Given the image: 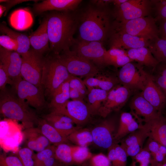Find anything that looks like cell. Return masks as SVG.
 I'll list each match as a JSON object with an SVG mask.
<instances>
[{
  "label": "cell",
  "mask_w": 166,
  "mask_h": 166,
  "mask_svg": "<svg viewBox=\"0 0 166 166\" xmlns=\"http://www.w3.org/2000/svg\"><path fill=\"white\" fill-rule=\"evenodd\" d=\"M71 11H52L46 17L50 51L55 55L70 49L76 42L73 37L78 24Z\"/></svg>",
  "instance_id": "cell-1"
},
{
  "label": "cell",
  "mask_w": 166,
  "mask_h": 166,
  "mask_svg": "<svg viewBox=\"0 0 166 166\" xmlns=\"http://www.w3.org/2000/svg\"><path fill=\"white\" fill-rule=\"evenodd\" d=\"M79 40L103 42L109 36L110 13L105 8L89 7L78 18Z\"/></svg>",
  "instance_id": "cell-2"
},
{
  "label": "cell",
  "mask_w": 166,
  "mask_h": 166,
  "mask_svg": "<svg viewBox=\"0 0 166 166\" xmlns=\"http://www.w3.org/2000/svg\"><path fill=\"white\" fill-rule=\"evenodd\" d=\"M0 111L7 118L21 122L25 129L34 127L39 120L28 104L21 101L17 95L6 89L1 90Z\"/></svg>",
  "instance_id": "cell-3"
},
{
  "label": "cell",
  "mask_w": 166,
  "mask_h": 166,
  "mask_svg": "<svg viewBox=\"0 0 166 166\" xmlns=\"http://www.w3.org/2000/svg\"><path fill=\"white\" fill-rule=\"evenodd\" d=\"M72 75L58 55L45 57L41 80L45 94L51 97L53 93Z\"/></svg>",
  "instance_id": "cell-4"
},
{
  "label": "cell",
  "mask_w": 166,
  "mask_h": 166,
  "mask_svg": "<svg viewBox=\"0 0 166 166\" xmlns=\"http://www.w3.org/2000/svg\"><path fill=\"white\" fill-rule=\"evenodd\" d=\"M156 21L150 16L122 22L115 21L111 24V30L151 40L159 37Z\"/></svg>",
  "instance_id": "cell-5"
},
{
  "label": "cell",
  "mask_w": 166,
  "mask_h": 166,
  "mask_svg": "<svg viewBox=\"0 0 166 166\" xmlns=\"http://www.w3.org/2000/svg\"><path fill=\"white\" fill-rule=\"evenodd\" d=\"M23 127L15 120L5 118L0 121V145L4 151L17 153L23 142Z\"/></svg>",
  "instance_id": "cell-6"
},
{
  "label": "cell",
  "mask_w": 166,
  "mask_h": 166,
  "mask_svg": "<svg viewBox=\"0 0 166 166\" xmlns=\"http://www.w3.org/2000/svg\"><path fill=\"white\" fill-rule=\"evenodd\" d=\"M58 56L72 75L85 78L95 76L99 72L98 67L73 50L63 52Z\"/></svg>",
  "instance_id": "cell-7"
},
{
  "label": "cell",
  "mask_w": 166,
  "mask_h": 166,
  "mask_svg": "<svg viewBox=\"0 0 166 166\" xmlns=\"http://www.w3.org/2000/svg\"><path fill=\"white\" fill-rule=\"evenodd\" d=\"M21 57L22 77L37 86L42 87L41 80L45 57L31 48L27 53Z\"/></svg>",
  "instance_id": "cell-8"
},
{
  "label": "cell",
  "mask_w": 166,
  "mask_h": 166,
  "mask_svg": "<svg viewBox=\"0 0 166 166\" xmlns=\"http://www.w3.org/2000/svg\"><path fill=\"white\" fill-rule=\"evenodd\" d=\"M151 1L127 0L115 6L112 14L115 21L122 22L149 16L152 10Z\"/></svg>",
  "instance_id": "cell-9"
},
{
  "label": "cell",
  "mask_w": 166,
  "mask_h": 166,
  "mask_svg": "<svg viewBox=\"0 0 166 166\" xmlns=\"http://www.w3.org/2000/svg\"><path fill=\"white\" fill-rule=\"evenodd\" d=\"M147 73L142 65L132 62L121 67L118 78L122 85L130 90L142 91L146 83Z\"/></svg>",
  "instance_id": "cell-10"
},
{
  "label": "cell",
  "mask_w": 166,
  "mask_h": 166,
  "mask_svg": "<svg viewBox=\"0 0 166 166\" xmlns=\"http://www.w3.org/2000/svg\"><path fill=\"white\" fill-rule=\"evenodd\" d=\"M18 98L35 109H42L46 104L44 90L22 78L13 86Z\"/></svg>",
  "instance_id": "cell-11"
},
{
  "label": "cell",
  "mask_w": 166,
  "mask_h": 166,
  "mask_svg": "<svg viewBox=\"0 0 166 166\" xmlns=\"http://www.w3.org/2000/svg\"><path fill=\"white\" fill-rule=\"evenodd\" d=\"M73 46L72 50L98 67L105 65L104 59L107 50L104 46L103 42L76 40Z\"/></svg>",
  "instance_id": "cell-12"
},
{
  "label": "cell",
  "mask_w": 166,
  "mask_h": 166,
  "mask_svg": "<svg viewBox=\"0 0 166 166\" xmlns=\"http://www.w3.org/2000/svg\"><path fill=\"white\" fill-rule=\"evenodd\" d=\"M130 94L131 90L127 87L117 85L109 91L98 114L105 118L112 112L119 110L127 102Z\"/></svg>",
  "instance_id": "cell-13"
},
{
  "label": "cell",
  "mask_w": 166,
  "mask_h": 166,
  "mask_svg": "<svg viewBox=\"0 0 166 166\" xmlns=\"http://www.w3.org/2000/svg\"><path fill=\"white\" fill-rule=\"evenodd\" d=\"M129 107L131 113L140 124L142 122L146 123L162 114L147 101L140 93L133 97L130 102Z\"/></svg>",
  "instance_id": "cell-14"
},
{
  "label": "cell",
  "mask_w": 166,
  "mask_h": 166,
  "mask_svg": "<svg viewBox=\"0 0 166 166\" xmlns=\"http://www.w3.org/2000/svg\"><path fill=\"white\" fill-rule=\"evenodd\" d=\"M116 130V124L114 120L109 119L103 121L91 131L93 142L100 147L108 149L114 143Z\"/></svg>",
  "instance_id": "cell-15"
},
{
  "label": "cell",
  "mask_w": 166,
  "mask_h": 166,
  "mask_svg": "<svg viewBox=\"0 0 166 166\" xmlns=\"http://www.w3.org/2000/svg\"><path fill=\"white\" fill-rule=\"evenodd\" d=\"M109 36L110 48L125 50L144 47H148L150 41L123 32L111 30Z\"/></svg>",
  "instance_id": "cell-16"
},
{
  "label": "cell",
  "mask_w": 166,
  "mask_h": 166,
  "mask_svg": "<svg viewBox=\"0 0 166 166\" xmlns=\"http://www.w3.org/2000/svg\"><path fill=\"white\" fill-rule=\"evenodd\" d=\"M22 63L21 56L17 52L0 46V64L4 67L14 82V85L22 78L21 70Z\"/></svg>",
  "instance_id": "cell-17"
},
{
  "label": "cell",
  "mask_w": 166,
  "mask_h": 166,
  "mask_svg": "<svg viewBox=\"0 0 166 166\" xmlns=\"http://www.w3.org/2000/svg\"><path fill=\"white\" fill-rule=\"evenodd\" d=\"M140 93L159 112L162 113L166 106V99L152 75L147 73L146 83Z\"/></svg>",
  "instance_id": "cell-18"
},
{
  "label": "cell",
  "mask_w": 166,
  "mask_h": 166,
  "mask_svg": "<svg viewBox=\"0 0 166 166\" xmlns=\"http://www.w3.org/2000/svg\"><path fill=\"white\" fill-rule=\"evenodd\" d=\"M81 0H45L35 3L33 11L39 14L49 11H72L82 2Z\"/></svg>",
  "instance_id": "cell-19"
},
{
  "label": "cell",
  "mask_w": 166,
  "mask_h": 166,
  "mask_svg": "<svg viewBox=\"0 0 166 166\" xmlns=\"http://www.w3.org/2000/svg\"><path fill=\"white\" fill-rule=\"evenodd\" d=\"M140 127L146 130L149 139L166 147V118L162 114Z\"/></svg>",
  "instance_id": "cell-20"
},
{
  "label": "cell",
  "mask_w": 166,
  "mask_h": 166,
  "mask_svg": "<svg viewBox=\"0 0 166 166\" xmlns=\"http://www.w3.org/2000/svg\"><path fill=\"white\" fill-rule=\"evenodd\" d=\"M71 118L74 123H84L89 119L91 115L87 104L84 101L69 100L65 108L58 112Z\"/></svg>",
  "instance_id": "cell-21"
},
{
  "label": "cell",
  "mask_w": 166,
  "mask_h": 166,
  "mask_svg": "<svg viewBox=\"0 0 166 166\" xmlns=\"http://www.w3.org/2000/svg\"><path fill=\"white\" fill-rule=\"evenodd\" d=\"M29 37L30 46L35 51L43 55L47 52L50 51L46 17L37 29Z\"/></svg>",
  "instance_id": "cell-22"
},
{
  "label": "cell",
  "mask_w": 166,
  "mask_h": 166,
  "mask_svg": "<svg viewBox=\"0 0 166 166\" xmlns=\"http://www.w3.org/2000/svg\"><path fill=\"white\" fill-rule=\"evenodd\" d=\"M25 145L33 151L38 152L50 146L51 144L38 128L25 129L23 132Z\"/></svg>",
  "instance_id": "cell-23"
},
{
  "label": "cell",
  "mask_w": 166,
  "mask_h": 166,
  "mask_svg": "<svg viewBox=\"0 0 166 166\" xmlns=\"http://www.w3.org/2000/svg\"><path fill=\"white\" fill-rule=\"evenodd\" d=\"M88 89L96 88L109 91L119 82L118 78L105 74L86 77L83 80Z\"/></svg>",
  "instance_id": "cell-24"
},
{
  "label": "cell",
  "mask_w": 166,
  "mask_h": 166,
  "mask_svg": "<svg viewBox=\"0 0 166 166\" xmlns=\"http://www.w3.org/2000/svg\"><path fill=\"white\" fill-rule=\"evenodd\" d=\"M126 50L129 57L133 61H136L141 65L152 68L153 70L159 63L148 47H141Z\"/></svg>",
  "instance_id": "cell-25"
},
{
  "label": "cell",
  "mask_w": 166,
  "mask_h": 166,
  "mask_svg": "<svg viewBox=\"0 0 166 166\" xmlns=\"http://www.w3.org/2000/svg\"><path fill=\"white\" fill-rule=\"evenodd\" d=\"M70 78L60 85L52 95L49 104L52 111L57 112L65 108L66 103L70 98Z\"/></svg>",
  "instance_id": "cell-26"
},
{
  "label": "cell",
  "mask_w": 166,
  "mask_h": 166,
  "mask_svg": "<svg viewBox=\"0 0 166 166\" xmlns=\"http://www.w3.org/2000/svg\"><path fill=\"white\" fill-rule=\"evenodd\" d=\"M140 128V124L129 113H122L119 124L115 135L114 141H117Z\"/></svg>",
  "instance_id": "cell-27"
},
{
  "label": "cell",
  "mask_w": 166,
  "mask_h": 166,
  "mask_svg": "<svg viewBox=\"0 0 166 166\" xmlns=\"http://www.w3.org/2000/svg\"><path fill=\"white\" fill-rule=\"evenodd\" d=\"M133 61L126 50L116 48H110L107 50L104 59L105 65H113L116 68L122 67Z\"/></svg>",
  "instance_id": "cell-28"
},
{
  "label": "cell",
  "mask_w": 166,
  "mask_h": 166,
  "mask_svg": "<svg viewBox=\"0 0 166 166\" xmlns=\"http://www.w3.org/2000/svg\"><path fill=\"white\" fill-rule=\"evenodd\" d=\"M38 128L51 144L57 146L66 143L68 141L67 137L64 135L45 119H39Z\"/></svg>",
  "instance_id": "cell-29"
},
{
  "label": "cell",
  "mask_w": 166,
  "mask_h": 166,
  "mask_svg": "<svg viewBox=\"0 0 166 166\" xmlns=\"http://www.w3.org/2000/svg\"><path fill=\"white\" fill-rule=\"evenodd\" d=\"M0 30L2 34L12 37L18 42V48L16 52L21 56L27 53L30 49L29 37L26 35L13 31L4 23L0 24Z\"/></svg>",
  "instance_id": "cell-30"
},
{
  "label": "cell",
  "mask_w": 166,
  "mask_h": 166,
  "mask_svg": "<svg viewBox=\"0 0 166 166\" xmlns=\"http://www.w3.org/2000/svg\"><path fill=\"white\" fill-rule=\"evenodd\" d=\"M88 106L91 115L98 114L102 104L106 99L109 91L100 89H88Z\"/></svg>",
  "instance_id": "cell-31"
},
{
  "label": "cell",
  "mask_w": 166,
  "mask_h": 166,
  "mask_svg": "<svg viewBox=\"0 0 166 166\" xmlns=\"http://www.w3.org/2000/svg\"><path fill=\"white\" fill-rule=\"evenodd\" d=\"M107 157L111 166H126L127 157L124 148L117 144L114 143L108 149Z\"/></svg>",
  "instance_id": "cell-32"
},
{
  "label": "cell",
  "mask_w": 166,
  "mask_h": 166,
  "mask_svg": "<svg viewBox=\"0 0 166 166\" xmlns=\"http://www.w3.org/2000/svg\"><path fill=\"white\" fill-rule=\"evenodd\" d=\"M148 48L159 63L166 62V39L159 37L150 40Z\"/></svg>",
  "instance_id": "cell-33"
},
{
  "label": "cell",
  "mask_w": 166,
  "mask_h": 166,
  "mask_svg": "<svg viewBox=\"0 0 166 166\" xmlns=\"http://www.w3.org/2000/svg\"><path fill=\"white\" fill-rule=\"evenodd\" d=\"M68 140L80 146H87L93 142L91 132L88 129H77L67 137Z\"/></svg>",
  "instance_id": "cell-34"
},
{
  "label": "cell",
  "mask_w": 166,
  "mask_h": 166,
  "mask_svg": "<svg viewBox=\"0 0 166 166\" xmlns=\"http://www.w3.org/2000/svg\"><path fill=\"white\" fill-rule=\"evenodd\" d=\"M55 156L61 163L67 166L74 164L73 159V146L63 143L56 146Z\"/></svg>",
  "instance_id": "cell-35"
},
{
  "label": "cell",
  "mask_w": 166,
  "mask_h": 166,
  "mask_svg": "<svg viewBox=\"0 0 166 166\" xmlns=\"http://www.w3.org/2000/svg\"><path fill=\"white\" fill-rule=\"evenodd\" d=\"M148 137L146 130L143 128H139L129 134L121 142L120 145L124 148L129 146L140 144H143L146 139Z\"/></svg>",
  "instance_id": "cell-36"
},
{
  "label": "cell",
  "mask_w": 166,
  "mask_h": 166,
  "mask_svg": "<svg viewBox=\"0 0 166 166\" xmlns=\"http://www.w3.org/2000/svg\"><path fill=\"white\" fill-rule=\"evenodd\" d=\"M153 70L154 81L166 99V62L159 63Z\"/></svg>",
  "instance_id": "cell-37"
},
{
  "label": "cell",
  "mask_w": 166,
  "mask_h": 166,
  "mask_svg": "<svg viewBox=\"0 0 166 166\" xmlns=\"http://www.w3.org/2000/svg\"><path fill=\"white\" fill-rule=\"evenodd\" d=\"M73 159L74 164H81L93 156L87 146H73Z\"/></svg>",
  "instance_id": "cell-38"
},
{
  "label": "cell",
  "mask_w": 166,
  "mask_h": 166,
  "mask_svg": "<svg viewBox=\"0 0 166 166\" xmlns=\"http://www.w3.org/2000/svg\"><path fill=\"white\" fill-rule=\"evenodd\" d=\"M132 157L131 166H150L151 154L146 148H142L136 156Z\"/></svg>",
  "instance_id": "cell-39"
},
{
  "label": "cell",
  "mask_w": 166,
  "mask_h": 166,
  "mask_svg": "<svg viewBox=\"0 0 166 166\" xmlns=\"http://www.w3.org/2000/svg\"><path fill=\"white\" fill-rule=\"evenodd\" d=\"M45 120L61 133L67 137L79 128L74 126L73 123H65L52 120Z\"/></svg>",
  "instance_id": "cell-40"
},
{
  "label": "cell",
  "mask_w": 166,
  "mask_h": 166,
  "mask_svg": "<svg viewBox=\"0 0 166 166\" xmlns=\"http://www.w3.org/2000/svg\"><path fill=\"white\" fill-rule=\"evenodd\" d=\"M33 151L25 147L19 149L17 156L20 159L23 166H34Z\"/></svg>",
  "instance_id": "cell-41"
},
{
  "label": "cell",
  "mask_w": 166,
  "mask_h": 166,
  "mask_svg": "<svg viewBox=\"0 0 166 166\" xmlns=\"http://www.w3.org/2000/svg\"><path fill=\"white\" fill-rule=\"evenodd\" d=\"M55 146L50 145L34 155V166H40L45 160L55 155Z\"/></svg>",
  "instance_id": "cell-42"
},
{
  "label": "cell",
  "mask_w": 166,
  "mask_h": 166,
  "mask_svg": "<svg viewBox=\"0 0 166 166\" xmlns=\"http://www.w3.org/2000/svg\"><path fill=\"white\" fill-rule=\"evenodd\" d=\"M69 88L78 90L85 98L88 91L83 80L77 77L71 75L69 80Z\"/></svg>",
  "instance_id": "cell-43"
},
{
  "label": "cell",
  "mask_w": 166,
  "mask_h": 166,
  "mask_svg": "<svg viewBox=\"0 0 166 166\" xmlns=\"http://www.w3.org/2000/svg\"><path fill=\"white\" fill-rule=\"evenodd\" d=\"M154 5L156 21L166 19V0H151Z\"/></svg>",
  "instance_id": "cell-44"
},
{
  "label": "cell",
  "mask_w": 166,
  "mask_h": 166,
  "mask_svg": "<svg viewBox=\"0 0 166 166\" xmlns=\"http://www.w3.org/2000/svg\"><path fill=\"white\" fill-rule=\"evenodd\" d=\"M0 46L8 50L17 51L18 48V42L12 37L5 34L0 36Z\"/></svg>",
  "instance_id": "cell-45"
},
{
  "label": "cell",
  "mask_w": 166,
  "mask_h": 166,
  "mask_svg": "<svg viewBox=\"0 0 166 166\" xmlns=\"http://www.w3.org/2000/svg\"><path fill=\"white\" fill-rule=\"evenodd\" d=\"M0 166H23L18 157L14 156L0 155Z\"/></svg>",
  "instance_id": "cell-46"
},
{
  "label": "cell",
  "mask_w": 166,
  "mask_h": 166,
  "mask_svg": "<svg viewBox=\"0 0 166 166\" xmlns=\"http://www.w3.org/2000/svg\"><path fill=\"white\" fill-rule=\"evenodd\" d=\"M90 166H111V164L107 156L101 153L92 156Z\"/></svg>",
  "instance_id": "cell-47"
},
{
  "label": "cell",
  "mask_w": 166,
  "mask_h": 166,
  "mask_svg": "<svg viewBox=\"0 0 166 166\" xmlns=\"http://www.w3.org/2000/svg\"><path fill=\"white\" fill-rule=\"evenodd\" d=\"M7 84L14 85V82L10 77L3 66L0 64V89L3 90L6 89Z\"/></svg>",
  "instance_id": "cell-48"
},
{
  "label": "cell",
  "mask_w": 166,
  "mask_h": 166,
  "mask_svg": "<svg viewBox=\"0 0 166 166\" xmlns=\"http://www.w3.org/2000/svg\"><path fill=\"white\" fill-rule=\"evenodd\" d=\"M143 144H137L129 146L124 148L128 156L133 157L138 154L142 149Z\"/></svg>",
  "instance_id": "cell-49"
},
{
  "label": "cell",
  "mask_w": 166,
  "mask_h": 166,
  "mask_svg": "<svg viewBox=\"0 0 166 166\" xmlns=\"http://www.w3.org/2000/svg\"><path fill=\"white\" fill-rule=\"evenodd\" d=\"M147 147V149L150 152L151 156L153 155L159 151L160 144L157 142L150 139Z\"/></svg>",
  "instance_id": "cell-50"
},
{
  "label": "cell",
  "mask_w": 166,
  "mask_h": 166,
  "mask_svg": "<svg viewBox=\"0 0 166 166\" xmlns=\"http://www.w3.org/2000/svg\"><path fill=\"white\" fill-rule=\"evenodd\" d=\"M69 93L70 98L72 100L84 101V97L78 90L74 89L69 88Z\"/></svg>",
  "instance_id": "cell-51"
},
{
  "label": "cell",
  "mask_w": 166,
  "mask_h": 166,
  "mask_svg": "<svg viewBox=\"0 0 166 166\" xmlns=\"http://www.w3.org/2000/svg\"><path fill=\"white\" fill-rule=\"evenodd\" d=\"M112 0H94L90 2L99 8H105L109 4L112 3Z\"/></svg>",
  "instance_id": "cell-52"
},
{
  "label": "cell",
  "mask_w": 166,
  "mask_h": 166,
  "mask_svg": "<svg viewBox=\"0 0 166 166\" xmlns=\"http://www.w3.org/2000/svg\"><path fill=\"white\" fill-rule=\"evenodd\" d=\"M60 164L54 155L45 160L40 166H56Z\"/></svg>",
  "instance_id": "cell-53"
},
{
  "label": "cell",
  "mask_w": 166,
  "mask_h": 166,
  "mask_svg": "<svg viewBox=\"0 0 166 166\" xmlns=\"http://www.w3.org/2000/svg\"><path fill=\"white\" fill-rule=\"evenodd\" d=\"M158 29L160 38L166 39V19L160 21Z\"/></svg>",
  "instance_id": "cell-54"
},
{
  "label": "cell",
  "mask_w": 166,
  "mask_h": 166,
  "mask_svg": "<svg viewBox=\"0 0 166 166\" xmlns=\"http://www.w3.org/2000/svg\"><path fill=\"white\" fill-rule=\"evenodd\" d=\"M0 2H7V5L5 6H4L6 9L5 13L8 10L10 9L11 6L18 4L22 2H24V0H14V1H8V0H0Z\"/></svg>",
  "instance_id": "cell-55"
},
{
  "label": "cell",
  "mask_w": 166,
  "mask_h": 166,
  "mask_svg": "<svg viewBox=\"0 0 166 166\" xmlns=\"http://www.w3.org/2000/svg\"><path fill=\"white\" fill-rule=\"evenodd\" d=\"M127 0H112V3L115 5V6L120 5L122 3L126 2Z\"/></svg>",
  "instance_id": "cell-56"
},
{
  "label": "cell",
  "mask_w": 166,
  "mask_h": 166,
  "mask_svg": "<svg viewBox=\"0 0 166 166\" xmlns=\"http://www.w3.org/2000/svg\"><path fill=\"white\" fill-rule=\"evenodd\" d=\"M159 151L165 156H166V147L160 144Z\"/></svg>",
  "instance_id": "cell-57"
},
{
  "label": "cell",
  "mask_w": 166,
  "mask_h": 166,
  "mask_svg": "<svg viewBox=\"0 0 166 166\" xmlns=\"http://www.w3.org/2000/svg\"><path fill=\"white\" fill-rule=\"evenodd\" d=\"M6 9L5 7L2 5H0V17H1L4 12H6Z\"/></svg>",
  "instance_id": "cell-58"
},
{
  "label": "cell",
  "mask_w": 166,
  "mask_h": 166,
  "mask_svg": "<svg viewBox=\"0 0 166 166\" xmlns=\"http://www.w3.org/2000/svg\"><path fill=\"white\" fill-rule=\"evenodd\" d=\"M162 166H166V156L164 160L162 162Z\"/></svg>",
  "instance_id": "cell-59"
},
{
  "label": "cell",
  "mask_w": 166,
  "mask_h": 166,
  "mask_svg": "<svg viewBox=\"0 0 166 166\" xmlns=\"http://www.w3.org/2000/svg\"><path fill=\"white\" fill-rule=\"evenodd\" d=\"M56 166H67L61 163Z\"/></svg>",
  "instance_id": "cell-60"
},
{
  "label": "cell",
  "mask_w": 166,
  "mask_h": 166,
  "mask_svg": "<svg viewBox=\"0 0 166 166\" xmlns=\"http://www.w3.org/2000/svg\"><path fill=\"white\" fill-rule=\"evenodd\" d=\"M162 162L158 163L156 166H162Z\"/></svg>",
  "instance_id": "cell-61"
},
{
  "label": "cell",
  "mask_w": 166,
  "mask_h": 166,
  "mask_svg": "<svg viewBox=\"0 0 166 166\" xmlns=\"http://www.w3.org/2000/svg\"><path fill=\"white\" fill-rule=\"evenodd\" d=\"M165 117H166V113H165Z\"/></svg>",
  "instance_id": "cell-62"
}]
</instances>
